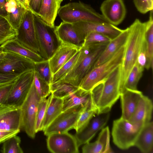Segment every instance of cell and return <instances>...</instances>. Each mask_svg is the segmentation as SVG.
<instances>
[{"label":"cell","mask_w":153,"mask_h":153,"mask_svg":"<svg viewBox=\"0 0 153 153\" xmlns=\"http://www.w3.org/2000/svg\"><path fill=\"white\" fill-rule=\"evenodd\" d=\"M121 65L118 66L104 81L95 86L91 91L92 104L97 114L109 112L120 97Z\"/></svg>","instance_id":"6da1fadb"},{"label":"cell","mask_w":153,"mask_h":153,"mask_svg":"<svg viewBox=\"0 0 153 153\" xmlns=\"http://www.w3.org/2000/svg\"><path fill=\"white\" fill-rule=\"evenodd\" d=\"M128 34L125 45L123 62L121 65L120 88L121 93L128 76L136 64L145 40L146 23L136 19L128 27Z\"/></svg>","instance_id":"7a4b0ae2"},{"label":"cell","mask_w":153,"mask_h":153,"mask_svg":"<svg viewBox=\"0 0 153 153\" xmlns=\"http://www.w3.org/2000/svg\"><path fill=\"white\" fill-rule=\"evenodd\" d=\"M108 44L83 45L79 50V57L72 69L64 77L57 82L66 83L79 87L82 80L93 68Z\"/></svg>","instance_id":"3957f363"},{"label":"cell","mask_w":153,"mask_h":153,"mask_svg":"<svg viewBox=\"0 0 153 153\" xmlns=\"http://www.w3.org/2000/svg\"><path fill=\"white\" fill-rule=\"evenodd\" d=\"M125 45L108 60L93 68L82 79L79 88L85 91L91 92L95 86L104 81L115 68L122 64Z\"/></svg>","instance_id":"277c9868"},{"label":"cell","mask_w":153,"mask_h":153,"mask_svg":"<svg viewBox=\"0 0 153 153\" xmlns=\"http://www.w3.org/2000/svg\"><path fill=\"white\" fill-rule=\"evenodd\" d=\"M57 14L62 22L71 24L81 21L109 23L101 14L81 1L69 3L60 7Z\"/></svg>","instance_id":"5b68a950"},{"label":"cell","mask_w":153,"mask_h":153,"mask_svg":"<svg viewBox=\"0 0 153 153\" xmlns=\"http://www.w3.org/2000/svg\"><path fill=\"white\" fill-rule=\"evenodd\" d=\"M34 21L40 55L45 60H48L60 46L61 42L56 34L55 27L48 25L34 15Z\"/></svg>","instance_id":"8992f818"},{"label":"cell","mask_w":153,"mask_h":153,"mask_svg":"<svg viewBox=\"0 0 153 153\" xmlns=\"http://www.w3.org/2000/svg\"><path fill=\"white\" fill-rule=\"evenodd\" d=\"M143 126L131 123L121 117L114 120L111 133L113 143L122 150L134 146Z\"/></svg>","instance_id":"52a82bcc"},{"label":"cell","mask_w":153,"mask_h":153,"mask_svg":"<svg viewBox=\"0 0 153 153\" xmlns=\"http://www.w3.org/2000/svg\"><path fill=\"white\" fill-rule=\"evenodd\" d=\"M41 99L36 91L33 81L28 95L20 107V129L25 131L32 138H35L36 133L35 131L36 117Z\"/></svg>","instance_id":"ba28073f"},{"label":"cell","mask_w":153,"mask_h":153,"mask_svg":"<svg viewBox=\"0 0 153 153\" xmlns=\"http://www.w3.org/2000/svg\"><path fill=\"white\" fill-rule=\"evenodd\" d=\"M16 39L20 43L40 55L34 21V15L29 10L25 13L19 27L16 30Z\"/></svg>","instance_id":"9c48e42d"},{"label":"cell","mask_w":153,"mask_h":153,"mask_svg":"<svg viewBox=\"0 0 153 153\" xmlns=\"http://www.w3.org/2000/svg\"><path fill=\"white\" fill-rule=\"evenodd\" d=\"M34 70L20 74L14 81L4 104L19 108L26 99L34 79Z\"/></svg>","instance_id":"30bf717a"},{"label":"cell","mask_w":153,"mask_h":153,"mask_svg":"<svg viewBox=\"0 0 153 153\" xmlns=\"http://www.w3.org/2000/svg\"><path fill=\"white\" fill-rule=\"evenodd\" d=\"M72 24L79 38L83 42L86 36L92 32L102 33L112 40L118 36L123 30L109 23L81 21Z\"/></svg>","instance_id":"8fae6325"},{"label":"cell","mask_w":153,"mask_h":153,"mask_svg":"<svg viewBox=\"0 0 153 153\" xmlns=\"http://www.w3.org/2000/svg\"><path fill=\"white\" fill-rule=\"evenodd\" d=\"M47 148L53 153H77L79 147L74 136L68 132L54 133L48 136Z\"/></svg>","instance_id":"7c38bea8"},{"label":"cell","mask_w":153,"mask_h":153,"mask_svg":"<svg viewBox=\"0 0 153 153\" xmlns=\"http://www.w3.org/2000/svg\"><path fill=\"white\" fill-rule=\"evenodd\" d=\"M5 52L4 60L0 64V74L20 75L34 70L35 63L30 59L15 53Z\"/></svg>","instance_id":"4fadbf2b"},{"label":"cell","mask_w":153,"mask_h":153,"mask_svg":"<svg viewBox=\"0 0 153 153\" xmlns=\"http://www.w3.org/2000/svg\"><path fill=\"white\" fill-rule=\"evenodd\" d=\"M84 107L79 110L62 112L43 131L44 135L48 136L53 133L68 132L74 129L80 114Z\"/></svg>","instance_id":"5bb4252c"},{"label":"cell","mask_w":153,"mask_h":153,"mask_svg":"<svg viewBox=\"0 0 153 153\" xmlns=\"http://www.w3.org/2000/svg\"><path fill=\"white\" fill-rule=\"evenodd\" d=\"M109 112L96 114L82 130L74 135L79 146L90 141L97 133L104 128L109 119Z\"/></svg>","instance_id":"9a60e30c"},{"label":"cell","mask_w":153,"mask_h":153,"mask_svg":"<svg viewBox=\"0 0 153 153\" xmlns=\"http://www.w3.org/2000/svg\"><path fill=\"white\" fill-rule=\"evenodd\" d=\"M100 8L105 19L115 26L121 24L126 16V9L123 0H104Z\"/></svg>","instance_id":"2e32d148"},{"label":"cell","mask_w":153,"mask_h":153,"mask_svg":"<svg viewBox=\"0 0 153 153\" xmlns=\"http://www.w3.org/2000/svg\"><path fill=\"white\" fill-rule=\"evenodd\" d=\"M20 108L5 104H0V130L20 131Z\"/></svg>","instance_id":"e0dca14e"},{"label":"cell","mask_w":153,"mask_h":153,"mask_svg":"<svg viewBox=\"0 0 153 153\" xmlns=\"http://www.w3.org/2000/svg\"><path fill=\"white\" fill-rule=\"evenodd\" d=\"M80 49L72 45L62 43L60 46L48 59L52 76L71 59Z\"/></svg>","instance_id":"ac0fdd59"},{"label":"cell","mask_w":153,"mask_h":153,"mask_svg":"<svg viewBox=\"0 0 153 153\" xmlns=\"http://www.w3.org/2000/svg\"><path fill=\"white\" fill-rule=\"evenodd\" d=\"M143 95L141 91L137 90L124 88L120 96L122 108L121 117L128 120L134 113Z\"/></svg>","instance_id":"d6986e66"},{"label":"cell","mask_w":153,"mask_h":153,"mask_svg":"<svg viewBox=\"0 0 153 153\" xmlns=\"http://www.w3.org/2000/svg\"><path fill=\"white\" fill-rule=\"evenodd\" d=\"M62 112L80 109L91 101V92L80 88L62 98Z\"/></svg>","instance_id":"ffe728a7"},{"label":"cell","mask_w":153,"mask_h":153,"mask_svg":"<svg viewBox=\"0 0 153 153\" xmlns=\"http://www.w3.org/2000/svg\"><path fill=\"white\" fill-rule=\"evenodd\" d=\"M152 110V101L147 97L143 95L134 113L128 121L132 124L144 125L150 121Z\"/></svg>","instance_id":"44dd1931"},{"label":"cell","mask_w":153,"mask_h":153,"mask_svg":"<svg viewBox=\"0 0 153 153\" xmlns=\"http://www.w3.org/2000/svg\"><path fill=\"white\" fill-rule=\"evenodd\" d=\"M110 131L108 126L101 129L95 142L87 143L82 148L83 153H107L112 152L110 146Z\"/></svg>","instance_id":"7402d4cb"},{"label":"cell","mask_w":153,"mask_h":153,"mask_svg":"<svg viewBox=\"0 0 153 153\" xmlns=\"http://www.w3.org/2000/svg\"><path fill=\"white\" fill-rule=\"evenodd\" d=\"M128 28L123 30L117 37L111 40L100 55L93 68L103 63L111 58L124 45L127 41Z\"/></svg>","instance_id":"603a6c76"},{"label":"cell","mask_w":153,"mask_h":153,"mask_svg":"<svg viewBox=\"0 0 153 153\" xmlns=\"http://www.w3.org/2000/svg\"><path fill=\"white\" fill-rule=\"evenodd\" d=\"M55 28L61 43L72 45L79 48L83 46V42L79 38L72 24L62 22L55 26Z\"/></svg>","instance_id":"cb8c5ba5"},{"label":"cell","mask_w":153,"mask_h":153,"mask_svg":"<svg viewBox=\"0 0 153 153\" xmlns=\"http://www.w3.org/2000/svg\"><path fill=\"white\" fill-rule=\"evenodd\" d=\"M1 45L4 52H11L19 54L35 63L45 60L40 55L25 46L16 39L9 40Z\"/></svg>","instance_id":"d4e9b609"},{"label":"cell","mask_w":153,"mask_h":153,"mask_svg":"<svg viewBox=\"0 0 153 153\" xmlns=\"http://www.w3.org/2000/svg\"><path fill=\"white\" fill-rule=\"evenodd\" d=\"M62 2L61 0H42L38 16L48 25L55 27V20Z\"/></svg>","instance_id":"484cf974"},{"label":"cell","mask_w":153,"mask_h":153,"mask_svg":"<svg viewBox=\"0 0 153 153\" xmlns=\"http://www.w3.org/2000/svg\"><path fill=\"white\" fill-rule=\"evenodd\" d=\"M134 146L142 152H153V123L151 121L145 124L139 134Z\"/></svg>","instance_id":"4316f807"},{"label":"cell","mask_w":153,"mask_h":153,"mask_svg":"<svg viewBox=\"0 0 153 153\" xmlns=\"http://www.w3.org/2000/svg\"><path fill=\"white\" fill-rule=\"evenodd\" d=\"M48 98V102L42 124L41 131L44 130L62 111V99L51 94Z\"/></svg>","instance_id":"83f0119b"},{"label":"cell","mask_w":153,"mask_h":153,"mask_svg":"<svg viewBox=\"0 0 153 153\" xmlns=\"http://www.w3.org/2000/svg\"><path fill=\"white\" fill-rule=\"evenodd\" d=\"M97 114L91 102L85 106L82 111L74 128L77 132L83 128Z\"/></svg>","instance_id":"f1b7e54d"},{"label":"cell","mask_w":153,"mask_h":153,"mask_svg":"<svg viewBox=\"0 0 153 153\" xmlns=\"http://www.w3.org/2000/svg\"><path fill=\"white\" fill-rule=\"evenodd\" d=\"M50 87L51 94L62 99L79 88L68 83L60 82L51 84Z\"/></svg>","instance_id":"f546056e"},{"label":"cell","mask_w":153,"mask_h":153,"mask_svg":"<svg viewBox=\"0 0 153 153\" xmlns=\"http://www.w3.org/2000/svg\"><path fill=\"white\" fill-rule=\"evenodd\" d=\"M150 12L149 19L146 23L145 40L146 44L148 56L151 61L153 60V12Z\"/></svg>","instance_id":"4dcf8cb0"},{"label":"cell","mask_w":153,"mask_h":153,"mask_svg":"<svg viewBox=\"0 0 153 153\" xmlns=\"http://www.w3.org/2000/svg\"><path fill=\"white\" fill-rule=\"evenodd\" d=\"M16 2V7L15 11L7 13L6 19L16 31L21 23L25 14L28 10L20 3Z\"/></svg>","instance_id":"1f68e13d"},{"label":"cell","mask_w":153,"mask_h":153,"mask_svg":"<svg viewBox=\"0 0 153 153\" xmlns=\"http://www.w3.org/2000/svg\"><path fill=\"white\" fill-rule=\"evenodd\" d=\"M17 32L7 19L0 16V46L7 41L15 39Z\"/></svg>","instance_id":"d6a6232c"},{"label":"cell","mask_w":153,"mask_h":153,"mask_svg":"<svg viewBox=\"0 0 153 153\" xmlns=\"http://www.w3.org/2000/svg\"><path fill=\"white\" fill-rule=\"evenodd\" d=\"M144 69L136 62L128 76L124 89L126 88L132 90H137V85L142 76Z\"/></svg>","instance_id":"836d02e7"},{"label":"cell","mask_w":153,"mask_h":153,"mask_svg":"<svg viewBox=\"0 0 153 153\" xmlns=\"http://www.w3.org/2000/svg\"><path fill=\"white\" fill-rule=\"evenodd\" d=\"M21 142V138L17 134L12 136L3 142L1 151L3 153H23Z\"/></svg>","instance_id":"e575fe53"},{"label":"cell","mask_w":153,"mask_h":153,"mask_svg":"<svg viewBox=\"0 0 153 153\" xmlns=\"http://www.w3.org/2000/svg\"><path fill=\"white\" fill-rule=\"evenodd\" d=\"M79 53V50L71 59L64 64L53 75L50 84L62 79L70 72L77 60Z\"/></svg>","instance_id":"d590c367"},{"label":"cell","mask_w":153,"mask_h":153,"mask_svg":"<svg viewBox=\"0 0 153 153\" xmlns=\"http://www.w3.org/2000/svg\"><path fill=\"white\" fill-rule=\"evenodd\" d=\"M33 83L41 99L46 98L51 94L50 85L41 78L34 71Z\"/></svg>","instance_id":"8d00e7d4"},{"label":"cell","mask_w":153,"mask_h":153,"mask_svg":"<svg viewBox=\"0 0 153 153\" xmlns=\"http://www.w3.org/2000/svg\"><path fill=\"white\" fill-rule=\"evenodd\" d=\"M34 71L41 78L50 85L52 76L48 60L35 63Z\"/></svg>","instance_id":"74e56055"},{"label":"cell","mask_w":153,"mask_h":153,"mask_svg":"<svg viewBox=\"0 0 153 153\" xmlns=\"http://www.w3.org/2000/svg\"><path fill=\"white\" fill-rule=\"evenodd\" d=\"M111 40L109 38L103 34L96 32H92L89 33L85 37L83 45L88 44H108Z\"/></svg>","instance_id":"f35d334b"},{"label":"cell","mask_w":153,"mask_h":153,"mask_svg":"<svg viewBox=\"0 0 153 153\" xmlns=\"http://www.w3.org/2000/svg\"><path fill=\"white\" fill-rule=\"evenodd\" d=\"M48 98L41 99L39 103L36 114L35 131L36 133L41 131V127L48 102Z\"/></svg>","instance_id":"ab89813d"},{"label":"cell","mask_w":153,"mask_h":153,"mask_svg":"<svg viewBox=\"0 0 153 153\" xmlns=\"http://www.w3.org/2000/svg\"><path fill=\"white\" fill-rule=\"evenodd\" d=\"M153 60L151 61L148 57L145 41L142 47L138 56L136 62L141 67L147 69H152Z\"/></svg>","instance_id":"60d3db41"},{"label":"cell","mask_w":153,"mask_h":153,"mask_svg":"<svg viewBox=\"0 0 153 153\" xmlns=\"http://www.w3.org/2000/svg\"><path fill=\"white\" fill-rule=\"evenodd\" d=\"M137 11L144 14L153 9V0H133Z\"/></svg>","instance_id":"b9f144b4"},{"label":"cell","mask_w":153,"mask_h":153,"mask_svg":"<svg viewBox=\"0 0 153 153\" xmlns=\"http://www.w3.org/2000/svg\"><path fill=\"white\" fill-rule=\"evenodd\" d=\"M14 82L0 86V104L4 103L12 89Z\"/></svg>","instance_id":"7bdbcfd3"},{"label":"cell","mask_w":153,"mask_h":153,"mask_svg":"<svg viewBox=\"0 0 153 153\" xmlns=\"http://www.w3.org/2000/svg\"><path fill=\"white\" fill-rule=\"evenodd\" d=\"M42 0H29L28 4L29 10L35 16H38Z\"/></svg>","instance_id":"ee69618b"},{"label":"cell","mask_w":153,"mask_h":153,"mask_svg":"<svg viewBox=\"0 0 153 153\" xmlns=\"http://www.w3.org/2000/svg\"><path fill=\"white\" fill-rule=\"evenodd\" d=\"M19 75L0 74V86L14 82Z\"/></svg>","instance_id":"f6af8a7d"},{"label":"cell","mask_w":153,"mask_h":153,"mask_svg":"<svg viewBox=\"0 0 153 153\" xmlns=\"http://www.w3.org/2000/svg\"><path fill=\"white\" fill-rule=\"evenodd\" d=\"M20 131H9L0 130V144L10 137L17 134Z\"/></svg>","instance_id":"bcb514c9"},{"label":"cell","mask_w":153,"mask_h":153,"mask_svg":"<svg viewBox=\"0 0 153 153\" xmlns=\"http://www.w3.org/2000/svg\"><path fill=\"white\" fill-rule=\"evenodd\" d=\"M7 2L6 0H0V16L5 18L7 15L6 7Z\"/></svg>","instance_id":"7dc6e473"},{"label":"cell","mask_w":153,"mask_h":153,"mask_svg":"<svg viewBox=\"0 0 153 153\" xmlns=\"http://www.w3.org/2000/svg\"><path fill=\"white\" fill-rule=\"evenodd\" d=\"M16 1L20 3L29 10L28 7L25 3L24 0H16Z\"/></svg>","instance_id":"c3c4849f"},{"label":"cell","mask_w":153,"mask_h":153,"mask_svg":"<svg viewBox=\"0 0 153 153\" xmlns=\"http://www.w3.org/2000/svg\"><path fill=\"white\" fill-rule=\"evenodd\" d=\"M5 52H4V53L0 55V64L3 62L4 58V56L5 55Z\"/></svg>","instance_id":"681fc988"},{"label":"cell","mask_w":153,"mask_h":153,"mask_svg":"<svg viewBox=\"0 0 153 153\" xmlns=\"http://www.w3.org/2000/svg\"><path fill=\"white\" fill-rule=\"evenodd\" d=\"M4 49L2 46L1 45L0 46V55L4 53Z\"/></svg>","instance_id":"f907efd6"},{"label":"cell","mask_w":153,"mask_h":153,"mask_svg":"<svg viewBox=\"0 0 153 153\" xmlns=\"http://www.w3.org/2000/svg\"><path fill=\"white\" fill-rule=\"evenodd\" d=\"M24 1H25V3L26 4V5H27V6L28 7V1H29V0H24ZM29 10V9H28Z\"/></svg>","instance_id":"816d5d0a"},{"label":"cell","mask_w":153,"mask_h":153,"mask_svg":"<svg viewBox=\"0 0 153 153\" xmlns=\"http://www.w3.org/2000/svg\"><path fill=\"white\" fill-rule=\"evenodd\" d=\"M7 1V2L8 1H10V0H6ZM15 1H16V0H14Z\"/></svg>","instance_id":"f5cc1de1"},{"label":"cell","mask_w":153,"mask_h":153,"mask_svg":"<svg viewBox=\"0 0 153 153\" xmlns=\"http://www.w3.org/2000/svg\"><path fill=\"white\" fill-rule=\"evenodd\" d=\"M61 0L62 1H63V0ZM70 0L71 1V0Z\"/></svg>","instance_id":"db71d44e"},{"label":"cell","mask_w":153,"mask_h":153,"mask_svg":"<svg viewBox=\"0 0 153 153\" xmlns=\"http://www.w3.org/2000/svg\"></svg>","instance_id":"11a10c76"}]
</instances>
